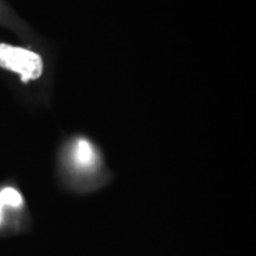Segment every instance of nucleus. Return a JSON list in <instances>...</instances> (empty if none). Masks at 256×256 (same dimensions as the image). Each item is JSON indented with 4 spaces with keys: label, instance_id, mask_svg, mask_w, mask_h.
<instances>
[{
    "label": "nucleus",
    "instance_id": "f257e3e1",
    "mask_svg": "<svg viewBox=\"0 0 256 256\" xmlns=\"http://www.w3.org/2000/svg\"><path fill=\"white\" fill-rule=\"evenodd\" d=\"M0 66L18 74L24 82H28L40 78L44 63L34 51L0 43Z\"/></svg>",
    "mask_w": 256,
    "mask_h": 256
},
{
    "label": "nucleus",
    "instance_id": "f03ea898",
    "mask_svg": "<svg viewBox=\"0 0 256 256\" xmlns=\"http://www.w3.org/2000/svg\"><path fill=\"white\" fill-rule=\"evenodd\" d=\"M69 165L78 174H89L96 171L98 158L88 140L78 139L74 144L69 152Z\"/></svg>",
    "mask_w": 256,
    "mask_h": 256
},
{
    "label": "nucleus",
    "instance_id": "7ed1b4c3",
    "mask_svg": "<svg viewBox=\"0 0 256 256\" xmlns=\"http://www.w3.org/2000/svg\"><path fill=\"white\" fill-rule=\"evenodd\" d=\"M6 208H10V206L4 196L2 194V192H0V226H2V220H4V210Z\"/></svg>",
    "mask_w": 256,
    "mask_h": 256
}]
</instances>
